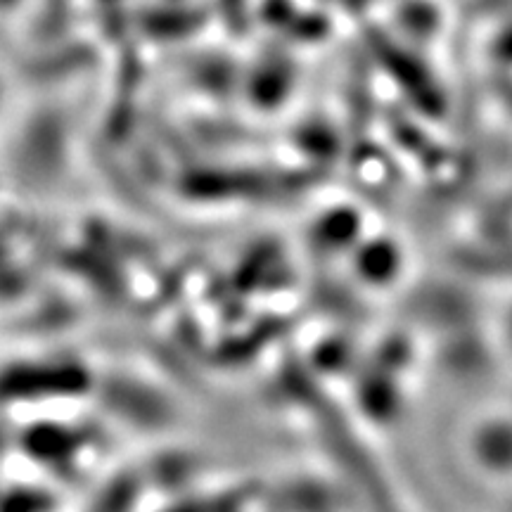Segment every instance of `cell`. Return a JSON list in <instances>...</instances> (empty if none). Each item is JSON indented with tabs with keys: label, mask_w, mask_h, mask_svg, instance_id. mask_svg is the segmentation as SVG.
Wrapping results in <instances>:
<instances>
[{
	"label": "cell",
	"mask_w": 512,
	"mask_h": 512,
	"mask_svg": "<svg viewBox=\"0 0 512 512\" xmlns=\"http://www.w3.org/2000/svg\"><path fill=\"white\" fill-rule=\"evenodd\" d=\"M486 53L503 67H512V19H505L501 27L489 36Z\"/></svg>",
	"instance_id": "cell-1"
}]
</instances>
